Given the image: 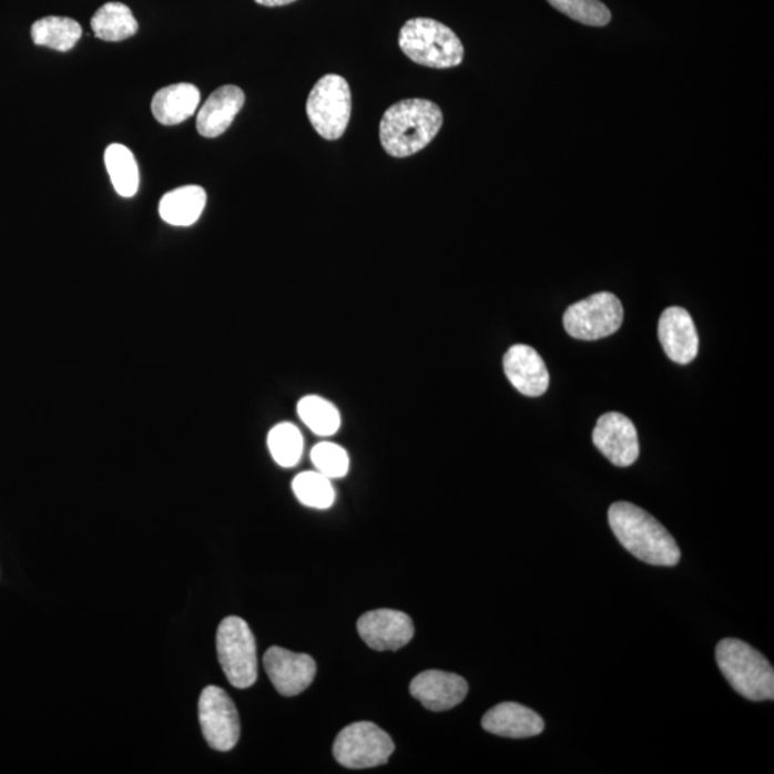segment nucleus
<instances>
[{"mask_svg": "<svg viewBox=\"0 0 774 774\" xmlns=\"http://www.w3.org/2000/svg\"><path fill=\"white\" fill-rule=\"evenodd\" d=\"M254 2L262 4V7L276 8L286 7V4L296 2V0H254Z\"/></svg>", "mask_w": 774, "mask_h": 774, "instance_id": "cd10ccee", "label": "nucleus"}, {"mask_svg": "<svg viewBox=\"0 0 774 774\" xmlns=\"http://www.w3.org/2000/svg\"><path fill=\"white\" fill-rule=\"evenodd\" d=\"M394 752V740L370 722L353 723L343 729L333 746L336 761L346 768L381 766Z\"/></svg>", "mask_w": 774, "mask_h": 774, "instance_id": "6e6552de", "label": "nucleus"}, {"mask_svg": "<svg viewBox=\"0 0 774 774\" xmlns=\"http://www.w3.org/2000/svg\"><path fill=\"white\" fill-rule=\"evenodd\" d=\"M200 726L205 742L218 752L234 748L240 739V717L237 707L223 689L208 685L200 695Z\"/></svg>", "mask_w": 774, "mask_h": 774, "instance_id": "1a4fd4ad", "label": "nucleus"}, {"mask_svg": "<svg viewBox=\"0 0 774 774\" xmlns=\"http://www.w3.org/2000/svg\"><path fill=\"white\" fill-rule=\"evenodd\" d=\"M592 442L615 467H631L640 457L639 435L633 422L619 411L602 415Z\"/></svg>", "mask_w": 774, "mask_h": 774, "instance_id": "9d476101", "label": "nucleus"}, {"mask_svg": "<svg viewBox=\"0 0 774 774\" xmlns=\"http://www.w3.org/2000/svg\"><path fill=\"white\" fill-rule=\"evenodd\" d=\"M95 37L105 42H121L139 32V22L124 3L110 2L98 9L91 19Z\"/></svg>", "mask_w": 774, "mask_h": 774, "instance_id": "aec40b11", "label": "nucleus"}, {"mask_svg": "<svg viewBox=\"0 0 774 774\" xmlns=\"http://www.w3.org/2000/svg\"><path fill=\"white\" fill-rule=\"evenodd\" d=\"M207 203V194L200 185H184L166 193L160 201V215L166 224L189 227L198 222Z\"/></svg>", "mask_w": 774, "mask_h": 774, "instance_id": "6ab92c4d", "label": "nucleus"}, {"mask_svg": "<svg viewBox=\"0 0 774 774\" xmlns=\"http://www.w3.org/2000/svg\"><path fill=\"white\" fill-rule=\"evenodd\" d=\"M293 491L298 501L316 509L330 508L335 502V489L330 479L320 472H303L293 481Z\"/></svg>", "mask_w": 774, "mask_h": 774, "instance_id": "393cba45", "label": "nucleus"}, {"mask_svg": "<svg viewBox=\"0 0 774 774\" xmlns=\"http://www.w3.org/2000/svg\"><path fill=\"white\" fill-rule=\"evenodd\" d=\"M31 37L38 47L59 52L71 51L82 37L81 24L65 17H47L32 24Z\"/></svg>", "mask_w": 774, "mask_h": 774, "instance_id": "412c9836", "label": "nucleus"}, {"mask_svg": "<svg viewBox=\"0 0 774 774\" xmlns=\"http://www.w3.org/2000/svg\"><path fill=\"white\" fill-rule=\"evenodd\" d=\"M244 102H246V95L238 86L218 88L201 106L197 116L198 134L205 139H217L223 135L232 126Z\"/></svg>", "mask_w": 774, "mask_h": 774, "instance_id": "dca6fc26", "label": "nucleus"}, {"mask_svg": "<svg viewBox=\"0 0 774 774\" xmlns=\"http://www.w3.org/2000/svg\"><path fill=\"white\" fill-rule=\"evenodd\" d=\"M306 112L318 135L329 141L342 139L352 115L349 83L336 73H327L313 86Z\"/></svg>", "mask_w": 774, "mask_h": 774, "instance_id": "39448f33", "label": "nucleus"}, {"mask_svg": "<svg viewBox=\"0 0 774 774\" xmlns=\"http://www.w3.org/2000/svg\"><path fill=\"white\" fill-rule=\"evenodd\" d=\"M297 414L313 434L332 436L340 428L339 410L320 396H306L297 405Z\"/></svg>", "mask_w": 774, "mask_h": 774, "instance_id": "5701e85b", "label": "nucleus"}, {"mask_svg": "<svg viewBox=\"0 0 774 774\" xmlns=\"http://www.w3.org/2000/svg\"><path fill=\"white\" fill-rule=\"evenodd\" d=\"M409 690L430 712H446L464 702L469 688L458 674L429 670L416 675Z\"/></svg>", "mask_w": 774, "mask_h": 774, "instance_id": "ddd939ff", "label": "nucleus"}, {"mask_svg": "<svg viewBox=\"0 0 774 774\" xmlns=\"http://www.w3.org/2000/svg\"><path fill=\"white\" fill-rule=\"evenodd\" d=\"M716 660L734 692L752 702L774 699L772 664L752 645L736 639L722 640L716 646Z\"/></svg>", "mask_w": 774, "mask_h": 774, "instance_id": "7ed1b4c3", "label": "nucleus"}, {"mask_svg": "<svg viewBox=\"0 0 774 774\" xmlns=\"http://www.w3.org/2000/svg\"><path fill=\"white\" fill-rule=\"evenodd\" d=\"M268 449L283 468L296 467L303 455V436L296 425L284 422L274 426L268 434Z\"/></svg>", "mask_w": 774, "mask_h": 774, "instance_id": "b1692460", "label": "nucleus"}, {"mask_svg": "<svg viewBox=\"0 0 774 774\" xmlns=\"http://www.w3.org/2000/svg\"><path fill=\"white\" fill-rule=\"evenodd\" d=\"M312 460L317 472L329 479L343 478L349 470V455L342 446L322 442L312 450Z\"/></svg>", "mask_w": 774, "mask_h": 774, "instance_id": "bb28decb", "label": "nucleus"}, {"mask_svg": "<svg viewBox=\"0 0 774 774\" xmlns=\"http://www.w3.org/2000/svg\"><path fill=\"white\" fill-rule=\"evenodd\" d=\"M200 100V90L193 83H174L156 92L151 110L160 124L179 125L195 114Z\"/></svg>", "mask_w": 774, "mask_h": 774, "instance_id": "a211bd4d", "label": "nucleus"}, {"mask_svg": "<svg viewBox=\"0 0 774 774\" xmlns=\"http://www.w3.org/2000/svg\"><path fill=\"white\" fill-rule=\"evenodd\" d=\"M503 370L512 386L529 398L542 396L550 386L547 366L531 346L516 345L505 353Z\"/></svg>", "mask_w": 774, "mask_h": 774, "instance_id": "2eb2a0df", "label": "nucleus"}, {"mask_svg": "<svg viewBox=\"0 0 774 774\" xmlns=\"http://www.w3.org/2000/svg\"><path fill=\"white\" fill-rule=\"evenodd\" d=\"M547 2L572 21L588 24V27H605L611 22L610 9L600 0H547Z\"/></svg>", "mask_w": 774, "mask_h": 774, "instance_id": "a878e982", "label": "nucleus"}, {"mask_svg": "<svg viewBox=\"0 0 774 774\" xmlns=\"http://www.w3.org/2000/svg\"><path fill=\"white\" fill-rule=\"evenodd\" d=\"M357 631L370 649L396 651L414 639V622L405 612L376 610L366 612L357 621Z\"/></svg>", "mask_w": 774, "mask_h": 774, "instance_id": "f8f14e48", "label": "nucleus"}, {"mask_svg": "<svg viewBox=\"0 0 774 774\" xmlns=\"http://www.w3.org/2000/svg\"><path fill=\"white\" fill-rule=\"evenodd\" d=\"M217 653L225 678L237 689H248L258 674L256 639L246 621L227 617L217 631Z\"/></svg>", "mask_w": 774, "mask_h": 774, "instance_id": "423d86ee", "label": "nucleus"}, {"mask_svg": "<svg viewBox=\"0 0 774 774\" xmlns=\"http://www.w3.org/2000/svg\"><path fill=\"white\" fill-rule=\"evenodd\" d=\"M399 47L419 65L448 70L464 61L465 48L457 33L430 18H415L400 29Z\"/></svg>", "mask_w": 774, "mask_h": 774, "instance_id": "20e7f679", "label": "nucleus"}, {"mask_svg": "<svg viewBox=\"0 0 774 774\" xmlns=\"http://www.w3.org/2000/svg\"><path fill=\"white\" fill-rule=\"evenodd\" d=\"M442 124L439 105L422 98H409L387 108L381 116L380 144L387 155L406 159L426 149Z\"/></svg>", "mask_w": 774, "mask_h": 774, "instance_id": "f257e3e1", "label": "nucleus"}, {"mask_svg": "<svg viewBox=\"0 0 774 774\" xmlns=\"http://www.w3.org/2000/svg\"><path fill=\"white\" fill-rule=\"evenodd\" d=\"M609 522L617 540L640 561L658 567H674L680 562L681 552L673 536L636 505L612 503Z\"/></svg>", "mask_w": 774, "mask_h": 774, "instance_id": "f03ea898", "label": "nucleus"}, {"mask_svg": "<svg viewBox=\"0 0 774 774\" xmlns=\"http://www.w3.org/2000/svg\"><path fill=\"white\" fill-rule=\"evenodd\" d=\"M105 165L116 193L121 197H134L140 187V170L131 150L121 144L108 146Z\"/></svg>", "mask_w": 774, "mask_h": 774, "instance_id": "4be33fe9", "label": "nucleus"}, {"mask_svg": "<svg viewBox=\"0 0 774 774\" xmlns=\"http://www.w3.org/2000/svg\"><path fill=\"white\" fill-rule=\"evenodd\" d=\"M263 663L274 688L286 697L305 692L316 678V661L310 655L293 653L282 646L268 649Z\"/></svg>", "mask_w": 774, "mask_h": 774, "instance_id": "9b49d317", "label": "nucleus"}, {"mask_svg": "<svg viewBox=\"0 0 774 774\" xmlns=\"http://www.w3.org/2000/svg\"><path fill=\"white\" fill-rule=\"evenodd\" d=\"M482 727L497 736L527 739L538 736L546 729L540 714L518 703H501L489 710L482 719Z\"/></svg>", "mask_w": 774, "mask_h": 774, "instance_id": "f3484780", "label": "nucleus"}, {"mask_svg": "<svg viewBox=\"0 0 774 774\" xmlns=\"http://www.w3.org/2000/svg\"><path fill=\"white\" fill-rule=\"evenodd\" d=\"M624 310L612 293H597L567 308L563 326L578 340H600L614 335L622 325Z\"/></svg>", "mask_w": 774, "mask_h": 774, "instance_id": "0eeeda50", "label": "nucleus"}, {"mask_svg": "<svg viewBox=\"0 0 774 774\" xmlns=\"http://www.w3.org/2000/svg\"><path fill=\"white\" fill-rule=\"evenodd\" d=\"M659 339L665 355L675 364L689 365L697 357V329L683 307L665 308L659 322Z\"/></svg>", "mask_w": 774, "mask_h": 774, "instance_id": "4468645a", "label": "nucleus"}]
</instances>
